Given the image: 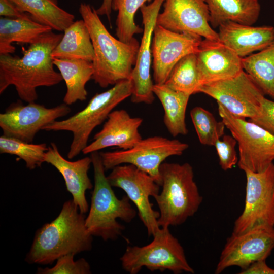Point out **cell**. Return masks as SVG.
Wrapping results in <instances>:
<instances>
[{
	"label": "cell",
	"mask_w": 274,
	"mask_h": 274,
	"mask_svg": "<svg viewBox=\"0 0 274 274\" xmlns=\"http://www.w3.org/2000/svg\"><path fill=\"white\" fill-rule=\"evenodd\" d=\"M196 55L200 86L232 78L243 71L242 58L219 41L202 39Z\"/></svg>",
	"instance_id": "18"
},
{
	"label": "cell",
	"mask_w": 274,
	"mask_h": 274,
	"mask_svg": "<svg viewBox=\"0 0 274 274\" xmlns=\"http://www.w3.org/2000/svg\"><path fill=\"white\" fill-rule=\"evenodd\" d=\"M197 93L212 97L233 115L249 119L257 114L264 95L244 71L232 78L203 85Z\"/></svg>",
	"instance_id": "14"
},
{
	"label": "cell",
	"mask_w": 274,
	"mask_h": 274,
	"mask_svg": "<svg viewBox=\"0 0 274 274\" xmlns=\"http://www.w3.org/2000/svg\"><path fill=\"white\" fill-rule=\"evenodd\" d=\"M213 28L226 22L252 25L258 19L261 6L258 0H206Z\"/></svg>",
	"instance_id": "23"
},
{
	"label": "cell",
	"mask_w": 274,
	"mask_h": 274,
	"mask_svg": "<svg viewBox=\"0 0 274 274\" xmlns=\"http://www.w3.org/2000/svg\"><path fill=\"white\" fill-rule=\"evenodd\" d=\"M153 91L164 110L163 122L174 137L186 135V111L190 95L175 90L165 84H154Z\"/></svg>",
	"instance_id": "25"
},
{
	"label": "cell",
	"mask_w": 274,
	"mask_h": 274,
	"mask_svg": "<svg viewBox=\"0 0 274 274\" xmlns=\"http://www.w3.org/2000/svg\"><path fill=\"white\" fill-rule=\"evenodd\" d=\"M131 93L130 80L121 81L110 89L94 95L82 110L66 119L54 121L43 130L72 132L73 138L67 156L69 159H73L88 145L93 130L105 122L113 109Z\"/></svg>",
	"instance_id": "6"
},
{
	"label": "cell",
	"mask_w": 274,
	"mask_h": 274,
	"mask_svg": "<svg viewBox=\"0 0 274 274\" xmlns=\"http://www.w3.org/2000/svg\"><path fill=\"white\" fill-rule=\"evenodd\" d=\"M44 160L45 162L53 166L62 176L66 190L72 195V200L80 212L86 214L88 212L89 205L85 193L93 187L88 174L92 164L91 157L69 161L62 156L56 144L51 143L45 153Z\"/></svg>",
	"instance_id": "20"
},
{
	"label": "cell",
	"mask_w": 274,
	"mask_h": 274,
	"mask_svg": "<svg viewBox=\"0 0 274 274\" xmlns=\"http://www.w3.org/2000/svg\"><path fill=\"white\" fill-rule=\"evenodd\" d=\"M249 120L274 135V100H269L263 96L260 99L257 114Z\"/></svg>",
	"instance_id": "35"
},
{
	"label": "cell",
	"mask_w": 274,
	"mask_h": 274,
	"mask_svg": "<svg viewBox=\"0 0 274 274\" xmlns=\"http://www.w3.org/2000/svg\"><path fill=\"white\" fill-rule=\"evenodd\" d=\"M107 179L112 187L121 188L126 193L136 207L148 236H153L160 228L158 223L160 213L153 209L149 197L159 193L160 186L149 174L129 164L115 166Z\"/></svg>",
	"instance_id": "11"
},
{
	"label": "cell",
	"mask_w": 274,
	"mask_h": 274,
	"mask_svg": "<svg viewBox=\"0 0 274 274\" xmlns=\"http://www.w3.org/2000/svg\"><path fill=\"white\" fill-rule=\"evenodd\" d=\"M217 104L222 121L237 141L238 167L258 172L273 163L274 135L250 120L233 115Z\"/></svg>",
	"instance_id": "8"
},
{
	"label": "cell",
	"mask_w": 274,
	"mask_h": 274,
	"mask_svg": "<svg viewBox=\"0 0 274 274\" xmlns=\"http://www.w3.org/2000/svg\"><path fill=\"white\" fill-rule=\"evenodd\" d=\"M165 0H153L140 9L143 24V36L136 61L130 81L132 84L131 101L133 103L152 104L154 99L150 68L152 62L151 44L157 16Z\"/></svg>",
	"instance_id": "16"
},
{
	"label": "cell",
	"mask_w": 274,
	"mask_h": 274,
	"mask_svg": "<svg viewBox=\"0 0 274 274\" xmlns=\"http://www.w3.org/2000/svg\"><path fill=\"white\" fill-rule=\"evenodd\" d=\"M156 25L179 33H190L203 39L219 41L210 22L206 0H165Z\"/></svg>",
	"instance_id": "17"
},
{
	"label": "cell",
	"mask_w": 274,
	"mask_h": 274,
	"mask_svg": "<svg viewBox=\"0 0 274 274\" xmlns=\"http://www.w3.org/2000/svg\"><path fill=\"white\" fill-rule=\"evenodd\" d=\"M242 66L264 95L274 100V41L258 52L242 58Z\"/></svg>",
	"instance_id": "28"
},
{
	"label": "cell",
	"mask_w": 274,
	"mask_h": 274,
	"mask_svg": "<svg viewBox=\"0 0 274 274\" xmlns=\"http://www.w3.org/2000/svg\"><path fill=\"white\" fill-rule=\"evenodd\" d=\"M94 170V184L91 205L85 219L88 231L92 236L104 241L116 240L122 234L125 226L117 219L130 223L136 215L126 196L119 199L115 194L105 175L100 153H90Z\"/></svg>",
	"instance_id": "4"
},
{
	"label": "cell",
	"mask_w": 274,
	"mask_h": 274,
	"mask_svg": "<svg viewBox=\"0 0 274 274\" xmlns=\"http://www.w3.org/2000/svg\"><path fill=\"white\" fill-rule=\"evenodd\" d=\"M79 12L87 26L94 49L92 79L102 88L130 79L136 61L139 41L135 39L124 43L114 38L89 4L81 3Z\"/></svg>",
	"instance_id": "3"
},
{
	"label": "cell",
	"mask_w": 274,
	"mask_h": 274,
	"mask_svg": "<svg viewBox=\"0 0 274 274\" xmlns=\"http://www.w3.org/2000/svg\"><path fill=\"white\" fill-rule=\"evenodd\" d=\"M0 15L9 18H20L30 15L21 11L10 0H0Z\"/></svg>",
	"instance_id": "36"
},
{
	"label": "cell",
	"mask_w": 274,
	"mask_h": 274,
	"mask_svg": "<svg viewBox=\"0 0 274 274\" xmlns=\"http://www.w3.org/2000/svg\"><path fill=\"white\" fill-rule=\"evenodd\" d=\"M202 40L197 35L177 32L156 25L151 44L154 84H164L183 57L197 53Z\"/></svg>",
	"instance_id": "15"
},
{
	"label": "cell",
	"mask_w": 274,
	"mask_h": 274,
	"mask_svg": "<svg viewBox=\"0 0 274 274\" xmlns=\"http://www.w3.org/2000/svg\"><path fill=\"white\" fill-rule=\"evenodd\" d=\"M113 0H102L100 6L96 10L99 16H106L110 20V15L112 10V3Z\"/></svg>",
	"instance_id": "38"
},
{
	"label": "cell",
	"mask_w": 274,
	"mask_h": 274,
	"mask_svg": "<svg viewBox=\"0 0 274 274\" xmlns=\"http://www.w3.org/2000/svg\"><path fill=\"white\" fill-rule=\"evenodd\" d=\"M152 0H113L112 10L117 11L116 35L124 43H130L135 38L134 35L143 32V29L136 25L134 15L146 2Z\"/></svg>",
	"instance_id": "30"
},
{
	"label": "cell",
	"mask_w": 274,
	"mask_h": 274,
	"mask_svg": "<svg viewBox=\"0 0 274 274\" xmlns=\"http://www.w3.org/2000/svg\"><path fill=\"white\" fill-rule=\"evenodd\" d=\"M170 88L191 95L200 86L196 53L183 57L174 66L164 83Z\"/></svg>",
	"instance_id": "29"
},
{
	"label": "cell",
	"mask_w": 274,
	"mask_h": 274,
	"mask_svg": "<svg viewBox=\"0 0 274 274\" xmlns=\"http://www.w3.org/2000/svg\"><path fill=\"white\" fill-rule=\"evenodd\" d=\"M22 12L38 22L59 31L74 22L75 16L58 5L57 0H10Z\"/></svg>",
	"instance_id": "27"
},
{
	"label": "cell",
	"mask_w": 274,
	"mask_h": 274,
	"mask_svg": "<svg viewBox=\"0 0 274 274\" xmlns=\"http://www.w3.org/2000/svg\"><path fill=\"white\" fill-rule=\"evenodd\" d=\"M75 255L70 254L59 257L56 264L52 267H39L38 274H90V266L84 258L76 261L74 260Z\"/></svg>",
	"instance_id": "33"
},
{
	"label": "cell",
	"mask_w": 274,
	"mask_h": 274,
	"mask_svg": "<svg viewBox=\"0 0 274 274\" xmlns=\"http://www.w3.org/2000/svg\"><path fill=\"white\" fill-rule=\"evenodd\" d=\"M142 122L141 118L132 117L124 109L113 110L82 153L87 154L110 147L121 150L132 148L142 139L139 131Z\"/></svg>",
	"instance_id": "19"
},
{
	"label": "cell",
	"mask_w": 274,
	"mask_h": 274,
	"mask_svg": "<svg viewBox=\"0 0 274 274\" xmlns=\"http://www.w3.org/2000/svg\"><path fill=\"white\" fill-rule=\"evenodd\" d=\"M273 249L274 227L259 225L240 234L232 233L221 253L215 273L234 266L244 269L255 262L265 260Z\"/></svg>",
	"instance_id": "13"
},
{
	"label": "cell",
	"mask_w": 274,
	"mask_h": 274,
	"mask_svg": "<svg viewBox=\"0 0 274 274\" xmlns=\"http://www.w3.org/2000/svg\"><path fill=\"white\" fill-rule=\"evenodd\" d=\"M237 141L231 135L223 136L215 143V147L221 168L225 171L232 169L238 161L235 150Z\"/></svg>",
	"instance_id": "34"
},
{
	"label": "cell",
	"mask_w": 274,
	"mask_h": 274,
	"mask_svg": "<svg viewBox=\"0 0 274 274\" xmlns=\"http://www.w3.org/2000/svg\"><path fill=\"white\" fill-rule=\"evenodd\" d=\"M62 36L52 30L43 34L27 49H23L22 57L0 54V94L13 85L22 100L35 102L37 88L60 83L63 79L54 68L51 54Z\"/></svg>",
	"instance_id": "1"
},
{
	"label": "cell",
	"mask_w": 274,
	"mask_h": 274,
	"mask_svg": "<svg viewBox=\"0 0 274 274\" xmlns=\"http://www.w3.org/2000/svg\"><path fill=\"white\" fill-rule=\"evenodd\" d=\"M239 274H274V269L269 267L265 260H260L241 270Z\"/></svg>",
	"instance_id": "37"
},
{
	"label": "cell",
	"mask_w": 274,
	"mask_h": 274,
	"mask_svg": "<svg viewBox=\"0 0 274 274\" xmlns=\"http://www.w3.org/2000/svg\"><path fill=\"white\" fill-rule=\"evenodd\" d=\"M188 147V144L178 140L154 136L142 139L127 150L99 153L106 171L119 165L132 164L149 174L161 186V164L170 156L181 155Z\"/></svg>",
	"instance_id": "9"
},
{
	"label": "cell",
	"mask_w": 274,
	"mask_h": 274,
	"mask_svg": "<svg viewBox=\"0 0 274 274\" xmlns=\"http://www.w3.org/2000/svg\"><path fill=\"white\" fill-rule=\"evenodd\" d=\"M153 241L144 246H128L120 260L123 269L130 274H137L143 267L151 271L168 270L174 273H194L184 249L169 227L160 228Z\"/></svg>",
	"instance_id": "7"
},
{
	"label": "cell",
	"mask_w": 274,
	"mask_h": 274,
	"mask_svg": "<svg viewBox=\"0 0 274 274\" xmlns=\"http://www.w3.org/2000/svg\"><path fill=\"white\" fill-rule=\"evenodd\" d=\"M85 219V214L72 199L65 201L58 216L36 231L25 261L52 264L62 256L90 251L93 236L87 229Z\"/></svg>",
	"instance_id": "2"
},
{
	"label": "cell",
	"mask_w": 274,
	"mask_h": 274,
	"mask_svg": "<svg viewBox=\"0 0 274 274\" xmlns=\"http://www.w3.org/2000/svg\"><path fill=\"white\" fill-rule=\"evenodd\" d=\"M48 147L45 143L32 144L2 135L0 136V153L16 155L22 159L30 170L40 167L45 162Z\"/></svg>",
	"instance_id": "31"
},
{
	"label": "cell",
	"mask_w": 274,
	"mask_h": 274,
	"mask_svg": "<svg viewBox=\"0 0 274 274\" xmlns=\"http://www.w3.org/2000/svg\"><path fill=\"white\" fill-rule=\"evenodd\" d=\"M190 116L199 142L205 146H214L224 135L226 127L222 121H218L209 111L195 107Z\"/></svg>",
	"instance_id": "32"
},
{
	"label": "cell",
	"mask_w": 274,
	"mask_h": 274,
	"mask_svg": "<svg viewBox=\"0 0 274 274\" xmlns=\"http://www.w3.org/2000/svg\"><path fill=\"white\" fill-rule=\"evenodd\" d=\"M52 30L35 20L30 15L20 18H0V54H13L14 42L31 44L43 34Z\"/></svg>",
	"instance_id": "22"
},
{
	"label": "cell",
	"mask_w": 274,
	"mask_h": 274,
	"mask_svg": "<svg viewBox=\"0 0 274 274\" xmlns=\"http://www.w3.org/2000/svg\"><path fill=\"white\" fill-rule=\"evenodd\" d=\"M71 111L64 103L46 108L35 101L24 105L17 101L0 114V127L4 135L32 143L40 130Z\"/></svg>",
	"instance_id": "12"
},
{
	"label": "cell",
	"mask_w": 274,
	"mask_h": 274,
	"mask_svg": "<svg viewBox=\"0 0 274 274\" xmlns=\"http://www.w3.org/2000/svg\"><path fill=\"white\" fill-rule=\"evenodd\" d=\"M219 41L242 58L260 51L274 41V27L226 22L219 27Z\"/></svg>",
	"instance_id": "21"
},
{
	"label": "cell",
	"mask_w": 274,
	"mask_h": 274,
	"mask_svg": "<svg viewBox=\"0 0 274 274\" xmlns=\"http://www.w3.org/2000/svg\"><path fill=\"white\" fill-rule=\"evenodd\" d=\"M246 177L245 206L234 223L232 233L254 227H274V163L261 172L243 170Z\"/></svg>",
	"instance_id": "10"
},
{
	"label": "cell",
	"mask_w": 274,
	"mask_h": 274,
	"mask_svg": "<svg viewBox=\"0 0 274 274\" xmlns=\"http://www.w3.org/2000/svg\"><path fill=\"white\" fill-rule=\"evenodd\" d=\"M160 174L162 190L154 197L159 209L158 225L165 228L182 224L197 212L203 200L193 168L188 163L163 162Z\"/></svg>",
	"instance_id": "5"
},
{
	"label": "cell",
	"mask_w": 274,
	"mask_h": 274,
	"mask_svg": "<svg viewBox=\"0 0 274 274\" xmlns=\"http://www.w3.org/2000/svg\"><path fill=\"white\" fill-rule=\"evenodd\" d=\"M52 58L83 59L92 62L94 52L91 37L85 21H74L64 30L54 49Z\"/></svg>",
	"instance_id": "26"
},
{
	"label": "cell",
	"mask_w": 274,
	"mask_h": 274,
	"mask_svg": "<svg viewBox=\"0 0 274 274\" xmlns=\"http://www.w3.org/2000/svg\"><path fill=\"white\" fill-rule=\"evenodd\" d=\"M52 59L65 83L63 103L69 106L85 100L88 95L86 84L93 74L92 62L83 59Z\"/></svg>",
	"instance_id": "24"
}]
</instances>
